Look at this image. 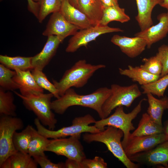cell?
<instances>
[{
    "label": "cell",
    "instance_id": "1",
    "mask_svg": "<svg viewBox=\"0 0 168 168\" xmlns=\"http://www.w3.org/2000/svg\"><path fill=\"white\" fill-rule=\"evenodd\" d=\"M111 93L107 87L99 88L92 93L86 95H80L70 88L59 98L51 102L52 110L55 113L63 114L69 107L79 105L88 107L95 110L101 119H103L102 106Z\"/></svg>",
    "mask_w": 168,
    "mask_h": 168
},
{
    "label": "cell",
    "instance_id": "2",
    "mask_svg": "<svg viewBox=\"0 0 168 168\" xmlns=\"http://www.w3.org/2000/svg\"><path fill=\"white\" fill-rule=\"evenodd\" d=\"M124 133L120 129L112 126L100 132L86 133L83 135V140L89 143L93 142L104 143L108 150L127 168H138L139 165L132 161L126 155L122 144L121 139Z\"/></svg>",
    "mask_w": 168,
    "mask_h": 168
},
{
    "label": "cell",
    "instance_id": "3",
    "mask_svg": "<svg viewBox=\"0 0 168 168\" xmlns=\"http://www.w3.org/2000/svg\"><path fill=\"white\" fill-rule=\"evenodd\" d=\"M105 67L104 64L92 65L87 63L85 60H80L65 71L59 81L53 79V83L60 96L72 87L84 86L96 71Z\"/></svg>",
    "mask_w": 168,
    "mask_h": 168
},
{
    "label": "cell",
    "instance_id": "4",
    "mask_svg": "<svg viewBox=\"0 0 168 168\" xmlns=\"http://www.w3.org/2000/svg\"><path fill=\"white\" fill-rule=\"evenodd\" d=\"M146 100L145 98L141 99L132 110L128 113L124 112L123 106L117 107L113 114L105 118L96 121L94 125L100 131L104 130L106 126H112L121 130L124 133L121 142L124 149L130 138V131L135 129L132 121L141 112L142 103Z\"/></svg>",
    "mask_w": 168,
    "mask_h": 168
},
{
    "label": "cell",
    "instance_id": "5",
    "mask_svg": "<svg viewBox=\"0 0 168 168\" xmlns=\"http://www.w3.org/2000/svg\"><path fill=\"white\" fill-rule=\"evenodd\" d=\"M14 92L22 100L26 108L33 112L43 125L48 126L50 130H54L57 120L51 108V100L54 96L52 93L24 96L16 91Z\"/></svg>",
    "mask_w": 168,
    "mask_h": 168
},
{
    "label": "cell",
    "instance_id": "6",
    "mask_svg": "<svg viewBox=\"0 0 168 168\" xmlns=\"http://www.w3.org/2000/svg\"><path fill=\"white\" fill-rule=\"evenodd\" d=\"M96 121L94 118L88 114L84 116L75 117L72 120L70 126L63 127L56 130H51L45 128L37 118L34 123L38 132L49 138H64L68 136L81 135L83 133H95L100 130L94 125L91 124Z\"/></svg>",
    "mask_w": 168,
    "mask_h": 168
},
{
    "label": "cell",
    "instance_id": "7",
    "mask_svg": "<svg viewBox=\"0 0 168 168\" xmlns=\"http://www.w3.org/2000/svg\"><path fill=\"white\" fill-rule=\"evenodd\" d=\"M110 89V94L102 106L103 119L108 117L117 107H129L135 100L140 97L142 93L136 84L126 86L113 84Z\"/></svg>",
    "mask_w": 168,
    "mask_h": 168
},
{
    "label": "cell",
    "instance_id": "8",
    "mask_svg": "<svg viewBox=\"0 0 168 168\" xmlns=\"http://www.w3.org/2000/svg\"><path fill=\"white\" fill-rule=\"evenodd\" d=\"M24 127L22 120L16 116L1 115L0 118V165L17 152L13 143L15 133Z\"/></svg>",
    "mask_w": 168,
    "mask_h": 168
},
{
    "label": "cell",
    "instance_id": "9",
    "mask_svg": "<svg viewBox=\"0 0 168 168\" xmlns=\"http://www.w3.org/2000/svg\"><path fill=\"white\" fill-rule=\"evenodd\" d=\"M81 136L77 135L70 136L68 138L50 140L46 151L81 161L86 159V156L83 146L80 141Z\"/></svg>",
    "mask_w": 168,
    "mask_h": 168
},
{
    "label": "cell",
    "instance_id": "10",
    "mask_svg": "<svg viewBox=\"0 0 168 168\" xmlns=\"http://www.w3.org/2000/svg\"><path fill=\"white\" fill-rule=\"evenodd\" d=\"M123 31V30L119 28L111 27L108 25L103 26L99 24L80 30L69 40L66 51L68 53H73L82 47H86L89 43L95 40L102 34Z\"/></svg>",
    "mask_w": 168,
    "mask_h": 168
},
{
    "label": "cell",
    "instance_id": "11",
    "mask_svg": "<svg viewBox=\"0 0 168 168\" xmlns=\"http://www.w3.org/2000/svg\"><path fill=\"white\" fill-rule=\"evenodd\" d=\"M133 162L148 166L162 165L168 168V141L162 142L149 150L128 157Z\"/></svg>",
    "mask_w": 168,
    "mask_h": 168
},
{
    "label": "cell",
    "instance_id": "12",
    "mask_svg": "<svg viewBox=\"0 0 168 168\" xmlns=\"http://www.w3.org/2000/svg\"><path fill=\"white\" fill-rule=\"evenodd\" d=\"M80 30L77 26L68 22L60 12L53 13L42 35L57 36L63 42L67 37L74 35Z\"/></svg>",
    "mask_w": 168,
    "mask_h": 168
},
{
    "label": "cell",
    "instance_id": "13",
    "mask_svg": "<svg viewBox=\"0 0 168 168\" xmlns=\"http://www.w3.org/2000/svg\"><path fill=\"white\" fill-rule=\"evenodd\" d=\"M167 141L168 139L164 133L148 136L131 137L124 150L128 157L149 150Z\"/></svg>",
    "mask_w": 168,
    "mask_h": 168
},
{
    "label": "cell",
    "instance_id": "14",
    "mask_svg": "<svg viewBox=\"0 0 168 168\" xmlns=\"http://www.w3.org/2000/svg\"><path fill=\"white\" fill-rule=\"evenodd\" d=\"M157 19L158 23L146 29L136 33L135 36L144 39L147 43V47L150 49L154 43L165 38L168 33V15L166 13L159 14Z\"/></svg>",
    "mask_w": 168,
    "mask_h": 168
},
{
    "label": "cell",
    "instance_id": "15",
    "mask_svg": "<svg viewBox=\"0 0 168 168\" xmlns=\"http://www.w3.org/2000/svg\"><path fill=\"white\" fill-rule=\"evenodd\" d=\"M111 41L118 46L123 53L131 58L140 55L147 47L146 40L138 36L129 37L115 35L111 38Z\"/></svg>",
    "mask_w": 168,
    "mask_h": 168
},
{
    "label": "cell",
    "instance_id": "16",
    "mask_svg": "<svg viewBox=\"0 0 168 168\" xmlns=\"http://www.w3.org/2000/svg\"><path fill=\"white\" fill-rule=\"evenodd\" d=\"M62 42L56 35L48 36L47 41L42 50L32 57L31 63L34 68L42 71L55 55L60 44Z\"/></svg>",
    "mask_w": 168,
    "mask_h": 168
},
{
    "label": "cell",
    "instance_id": "17",
    "mask_svg": "<svg viewBox=\"0 0 168 168\" xmlns=\"http://www.w3.org/2000/svg\"><path fill=\"white\" fill-rule=\"evenodd\" d=\"M16 73L13 77L14 81L18 85L20 94L26 96L32 94L44 93V89L36 83L30 70H14Z\"/></svg>",
    "mask_w": 168,
    "mask_h": 168
},
{
    "label": "cell",
    "instance_id": "18",
    "mask_svg": "<svg viewBox=\"0 0 168 168\" xmlns=\"http://www.w3.org/2000/svg\"><path fill=\"white\" fill-rule=\"evenodd\" d=\"M60 11L68 22L80 30L93 26L86 16L71 4L68 0H63Z\"/></svg>",
    "mask_w": 168,
    "mask_h": 168
},
{
    "label": "cell",
    "instance_id": "19",
    "mask_svg": "<svg viewBox=\"0 0 168 168\" xmlns=\"http://www.w3.org/2000/svg\"><path fill=\"white\" fill-rule=\"evenodd\" d=\"M138 13L135 17L141 31L152 25V14L154 7L160 5L163 0H136Z\"/></svg>",
    "mask_w": 168,
    "mask_h": 168
},
{
    "label": "cell",
    "instance_id": "20",
    "mask_svg": "<svg viewBox=\"0 0 168 168\" xmlns=\"http://www.w3.org/2000/svg\"><path fill=\"white\" fill-rule=\"evenodd\" d=\"M77 8L86 16L92 26L99 24L103 9L101 0H78Z\"/></svg>",
    "mask_w": 168,
    "mask_h": 168
},
{
    "label": "cell",
    "instance_id": "21",
    "mask_svg": "<svg viewBox=\"0 0 168 168\" xmlns=\"http://www.w3.org/2000/svg\"><path fill=\"white\" fill-rule=\"evenodd\" d=\"M148 103L147 113L156 124L162 125V118L165 110L168 109V97L165 96L158 99L152 94H146Z\"/></svg>",
    "mask_w": 168,
    "mask_h": 168
},
{
    "label": "cell",
    "instance_id": "22",
    "mask_svg": "<svg viewBox=\"0 0 168 168\" xmlns=\"http://www.w3.org/2000/svg\"><path fill=\"white\" fill-rule=\"evenodd\" d=\"M119 72L121 75L128 77L141 86L153 82L161 77L149 73L140 66L133 67L130 65H128L127 69L119 68Z\"/></svg>",
    "mask_w": 168,
    "mask_h": 168
},
{
    "label": "cell",
    "instance_id": "23",
    "mask_svg": "<svg viewBox=\"0 0 168 168\" xmlns=\"http://www.w3.org/2000/svg\"><path fill=\"white\" fill-rule=\"evenodd\" d=\"M163 133L162 125L155 123L147 113H145L142 114L137 128L131 133V137L148 136Z\"/></svg>",
    "mask_w": 168,
    "mask_h": 168
},
{
    "label": "cell",
    "instance_id": "24",
    "mask_svg": "<svg viewBox=\"0 0 168 168\" xmlns=\"http://www.w3.org/2000/svg\"><path fill=\"white\" fill-rule=\"evenodd\" d=\"M130 19V17L125 13V9L118 5L103 8L102 16L99 25L107 26L110 22L114 21L124 23L128 22Z\"/></svg>",
    "mask_w": 168,
    "mask_h": 168
},
{
    "label": "cell",
    "instance_id": "25",
    "mask_svg": "<svg viewBox=\"0 0 168 168\" xmlns=\"http://www.w3.org/2000/svg\"><path fill=\"white\" fill-rule=\"evenodd\" d=\"M32 57H10L0 55V62L7 68L14 70H31L34 68L31 63Z\"/></svg>",
    "mask_w": 168,
    "mask_h": 168
},
{
    "label": "cell",
    "instance_id": "26",
    "mask_svg": "<svg viewBox=\"0 0 168 168\" xmlns=\"http://www.w3.org/2000/svg\"><path fill=\"white\" fill-rule=\"evenodd\" d=\"M50 140L40 134L33 128L31 138L28 148V153L32 157L45 154Z\"/></svg>",
    "mask_w": 168,
    "mask_h": 168
},
{
    "label": "cell",
    "instance_id": "27",
    "mask_svg": "<svg viewBox=\"0 0 168 168\" xmlns=\"http://www.w3.org/2000/svg\"><path fill=\"white\" fill-rule=\"evenodd\" d=\"M33 128L32 126L29 124L21 132L16 131L15 133L13 143L16 151L28 153V146L31 138Z\"/></svg>",
    "mask_w": 168,
    "mask_h": 168
},
{
    "label": "cell",
    "instance_id": "28",
    "mask_svg": "<svg viewBox=\"0 0 168 168\" xmlns=\"http://www.w3.org/2000/svg\"><path fill=\"white\" fill-rule=\"evenodd\" d=\"M13 94L9 91H6L0 87V114L16 116V106L14 103Z\"/></svg>",
    "mask_w": 168,
    "mask_h": 168
},
{
    "label": "cell",
    "instance_id": "29",
    "mask_svg": "<svg viewBox=\"0 0 168 168\" xmlns=\"http://www.w3.org/2000/svg\"><path fill=\"white\" fill-rule=\"evenodd\" d=\"M63 0H38L39 13L37 18L41 23L50 13L59 11Z\"/></svg>",
    "mask_w": 168,
    "mask_h": 168
},
{
    "label": "cell",
    "instance_id": "30",
    "mask_svg": "<svg viewBox=\"0 0 168 168\" xmlns=\"http://www.w3.org/2000/svg\"><path fill=\"white\" fill-rule=\"evenodd\" d=\"M168 86V74L160 77L155 81L142 85V93H150L158 97H164L166 90Z\"/></svg>",
    "mask_w": 168,
    "mask_h": 168
},
{
    "label": "cell",
    "instance_id": "31",
    "mask_svg": "<svg viewBox=\"0 0 168 168\" xmlns=\"http://www.w3.org/2000/svg\"><path fill=\"white\" fill-rule=\"evenodd\" d=\"M11 168H37L38 164L28 153L17 151L10 157Z\"/></svg>",
    "mask_w": 168,
    "mask_h": 168
},
{
    "label": "cell",
    "instance_id": "32",
    "mask_svg": "<svg viewBox=\"0 0 168 168\" xmlns=\"http://www.w3.org/2000/svg\"><path fill=\"white\" fill-rule=\"evenodd\" d=\"M15 73V71L12 70L1 63L0 87L5 91H14L19 89L18 85L13 79Z\"/></svg>",
    "mask_w": 168,
    "mask_h": 168
},
{
    "label": "cell",
    "instance_id": "33",
    "mask_svg": "<svg viewBox=\"0 0 168 168\" xmlns=\"http://www.w3.org/2000/svg\"><path fill=\"white\" fill-rule=\"evenodd\" d=\"M31 73L37 85L40 87L52 93L56 99L60 97L58 91L53 83H51L42 70L37 68L31 70Z\"/></svg>",
    "mask_w": 168,
    "mask_h": 168
},
{
    "label": "cell",
    "instance_id": "34",
    "mask_svg": "<svg viewBox=\"0 0 168 168\" xmlns=\"http://www.w3.org/2000/svg\"><path fill=\"white\" fill-rule=\"evenodd\" d=\"M142 62L143 64L140 66L142 68L151 74L161 76L162 65L156 55L149 58H144Z\"/></svg>",
    "mask_w": 168,
    "mask_h": 168
},
{
    "label": "cell",
    "instance_id": "35",
    "mask_svg": "<svg viewBox=\"0 0 168 168\" xmlns=\"http://www.w3.org/2000/svg\"><path fill=\"white\" fill-rule=\"evenodd\" d=\"M156 55L160 59L162 65V70L161 77L168 74V45L163 44L158 49Z\"/></svg>",
    "mask_w": 168,
    "mask_h": 168
},
{
    "label": "cell",
    "instance_id": "36",
    "mask_svg": "<svg viewBox=\"0 0 168 168\" xmlns=\"http://www.w3.org/2000/svg\"><path fill=\"white\" fill-rule=\"evenodd\" d=\"M42 168H65V164L62 162L55 163L48 159L45 154L32 157Z\"/></svg>",
    "mask_w": 168,
    "mask_h": 168
},
{
    "label": "cell",
    "instance_id": "37",
    "mask_svg": "<svg viewBox=\"0 0 168 168\" xmlns=\"http://www.w3.org/2000/svg\"><path fill=\"white\" fill-rule=\"evenodd\" d=\"M82 168H106L107 165L104 159L96 156L93 159H86L81 161Z\"/></svg>",
    "mask_w": 168,
    "mask_h": 168
},
{
    "label": "cell",
    "instance_id": "38",
    "mask_svg": "<svg viewBox=\"0 0 168 168\" xmlns=\"http://www.w3.org/2000/svg\"><path fill=\"white\" fill-rule=\"evenodd\" d=\"M2 0H0L2 1ZM28 9L29 12L32 13L37 19L39 13V5L37 2H34L33 0H27Z\"/></svg>",
    "mask_w": 168,
    "mask_h": 168
},
{
    "label": "cell",
    "instance_id": "39",
    "mask_svg": "<svg viewBox=\"0 0 168 168\" xmlns=\"http://www.w3.org/2000/svg\"><path fill=\"white\" fill-rule=\"evenodd\" d=\"M65 164L66 168H82L81 161L67 158Z\"/></svg>",
    "mask_w": 168,
    "mask_h": 168
},
{
    "label": "cell",
    "instance_id": "40",
    "mask_svg": "<svg viewBox=\"0 0 168 168\" xmlns=\"http://www.w3.org/2000/svg\"><path fill=\"white\" fill-rule=\"evenodd\" d=\"M103 8L119 5L117 0H101Z\"/></svg>",
    "mask_w": 168,
    "mask_h": 168
},
{
    "label": "cell",
    "instance_id": "41",
    "mask_svg": "<svg viewBox=\"0 0 168 168\" xmlns=\"http://www.w3.org/2000/svg\"><path fill=\"white\" fill-rule=\"evenodd\" d=\"M0 168H11V164L10 157L5 160L1 165Z\"/></svg>",
    "mask_w": 168,
    "mask_h": 168
},
{
    "label": "cell",
    "instance_id": "42",
    "mask_svg": "<svg viewBox=\"0 0 168 168\" xmlns=\"http://www.w3.org/2000/svg\"><path fill=\"white\" fill-rule=\"evenodd\" d=\"M160 6L166 9L167 14L168 15V0H163V2L160 4Z\"/></svg>",
    "mask_w": 168,
    "mask_h": 168
},
{
    "label": "cell",
    "instance_id": "43",
    "mask_svg": "<svg viewBox=\"0 0 168 168\" xmlns=\"http://www.w3.org/2000/svg\"><path fill=\"white\" fill-rule=\"evenodd\" d=\"M68 1L71 4L77 8L78 0H68Z\"/></svg>",
    "mask_w": 168,
    "mask_h": 168
},
{
    "label": "cell",
    "instance_id": "44",
    "mask_svg": "<svg viewBox=\"0 0 168 168\" xmlns=\"http://www.w3.org/2000/svg\"><path fill=\"white\" fill-rule=\"evenodd\" d=\"M164 133L165 134L168 140V121L167 122L165 127H163Z\"/></svg>",
    "mask_w": 168,
    "mask_h": 168
},
{
    "label": "cell",
    "instance_id": "45",
    "mask_svg": "<svg viewBox=\"0 0 168 168\" xmlns=\"http://www.w3.org/2000/svg\"><path fill=\"white\" fill-rule=\"evenodd\" d=\"M34 2H37L38 1V0H33Z\"/></svg>",
    "mask_w": 168,
    "mask_h": 168
},
{
    "label": "cell",
    "instance_id": "46",
    "mask_svg": "<svg viewBox=\"0 0 168 168\" xmlns=\"http://www.w3.org/2000/svg\"><path fill=\"white\" fill-rule=\"evenodd\" d=\"M117 1H118V0H117Z\"/></svg>",
    "mask_w": 168,
    "mask_h": 168
}]
</instances>
